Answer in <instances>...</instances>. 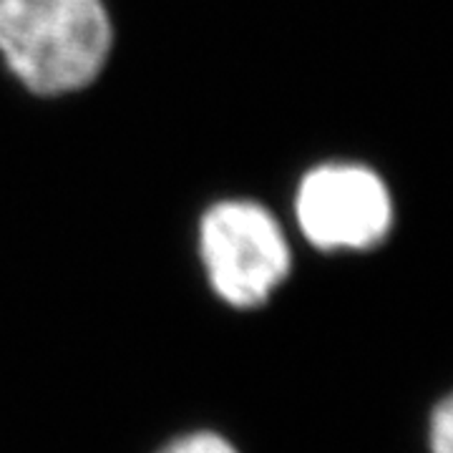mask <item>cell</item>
I'll return each mask as SVG.
<instances>
[{
    "label": "cell",
    "mask_w": 453,
    "mask_h": 453,
    "mask_svg": "<svg viewBox=\"0 0 453 453\" xmlns=\"http://www.w3.org/2000/svg\"><path fill=\"white\" fill-rule=\"evenodd\" d=\"M199 259L210 290L226 308H265L290 277L292 252L282 226L252 202H222L202 217Z\"/></svg>",
    "instance_id": "7a4b0ae2"
},
{
    "label": "cell",
    "mask_w": 453,
    "mask_h": 453,
    "mask_svg": "<svg viewBox=\"0 0 453 453\" xmlns=\"http://www.w3.org/2000/svg\"><path fill=\"white\" fill-rule=\"evenodd\" d=\"M154 453H242L237 443L214 428H192L166 438Z\"/></svg>",
    "instance_id": "277c9868"
},
{
    "label": "cell",
    "mask_w": 453,
    "mask_h": 453,
    "mask_svg": "<svg viewBox=\"0 0 453 453\" xmlns=\"http://www.w3.org/2000/svg\"><path fill=\"white\" fill-rule=\"evenodd\" d=\"M297 222L312 247L323 252H363L388 237L393 202L371 169L330 164L310 172L297 192Z\"/></svg>",
    "instance_id": "3957f363"
},
{
    "label": "cell",
    "mask_w": 453,
    "mask_h": 453,
    "mask_svg": "<svg viewBox=\"0 0 453 453\" xmlns=\"http://www.w3.org/2000/svg\"><path fill=\"white\" fill-rule=\"evenodd\" d=\"M426 451L453 453V398L443 393L428 411L426 421Z\"/></svg>",
    "instance_id": "5b68a950"
},
{
    "label": "cell",
    "mask_w": 453,
    "mask_h": 453,
    "mask_svg": "<svg viewBox=\"0 0 453 453\" xmlns=\"http://www.w3.org/2000/svg\"><path fill=\"white\" fill-rule=\"evenodd\" d=\"M111 49L101 0H0V56L33 94L79 91Z\"/></svg>",
    "instance_id": "6da1fadb"
}]
</instances>
